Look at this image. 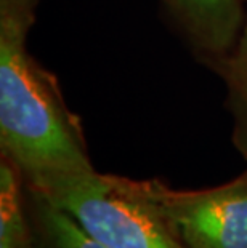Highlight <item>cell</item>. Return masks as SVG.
I'll return each mask as SVG.
<instances>
[{
  "mask_svg": "<svg viewBox=\"0 0 247 248\" xmlns=\"http://www.w3.org/2000/svg\"><path fill=\"white\" fill-rule=\"evenodd\" d=\"M35 0H0V146L29 189L95 170L58 83L26 48Z\"/></svg>",
  "mask_w": 247,
  "mask_h": 248,
  "instance_id": "obj_1",
  "label": "cell"
},
{
  "mask_svg": "<svg viewBox=\"0 0 247 248\" xmlns=\"http://www.w3.org/2000/svg\"><path fill=\"white\" fill-rule=\"evenodd\" d=\"M33 192L66 212L106 248H186L149 197L145 181L92 170Z\"/></svg>",
  "mask_w": 247,
  "mask_h": 248,
  "instance_id": "obj_2",
  "label": "cell"
},
{
  "mask_svg": "<svg viewBox=\"0 0 247 248\" xmlns=\"http://www.w3.org/2000/svg\"><path fill=\"white\" fill-rule=\"evenodd\" d=\"M145 187L186 248H247V173L201 191H177L159 179Z\"/></svg>",
  "mask_w": 247,
  "mask_h": 248,
  "instance_id": "obj_3",
  "label": "cell"
},
{
  "mask_svg": "<svg viewBox=\"0 0 247 248\" xmlns=\"http://www.w3.org/2000/svg\"><path fill=\"white\" fill-rule=\"evenodd\" d=\"M191 44L220 64L238 40L247 0H161Z\"/></svg>",
  "mask_w": 247,
  "mask_h": 248,
  "instance_id": "obj_4",
  "label": "cell"
},
{
  "mask_svg": "<svg viewBox=\"0 0 247 248\" xmlns=\"http://www.w3.org/2000/svg\"><path fill=\"white\" fill-rule=\"evenodd\" d=\"M34 197V248H106L87 234L61 208L31 191Z\"/></svg>",
  "mask_w": 247,
  "mask_h": 248,
  "instance_id": "obj_5",
  "label": "cell"
},
{
  "mask_svg": "<svg viewBox=\"0 0 247 248\" xmlns=\"http://www.w3.org/2000/svg\"><path fill=\"white\" fill-rule=\"evenodd\" d=\"M21 173L2 155L0 163V248H34L21 200Z\"/></svg>",
  "mask_w": 247,
  "mask_h": 248,
  "instance_id": "obj_6",
  "label": "cell"
},
{
  "mask_svg": "<svg viewBox=\"0 0 247 248\" xmlns=\"http://www.w3.org/2000/svg\"><path fill=\"white\" fill-rule=\"evenodd\" d=\"M222 67L234 115V144L247 159V7L239 37Z\"/></svg>",
  "mask_w": 247,
  "mask_h": 248,
  "instance_id": "obj_7",
  "label": "cell"
}]
</instances>
